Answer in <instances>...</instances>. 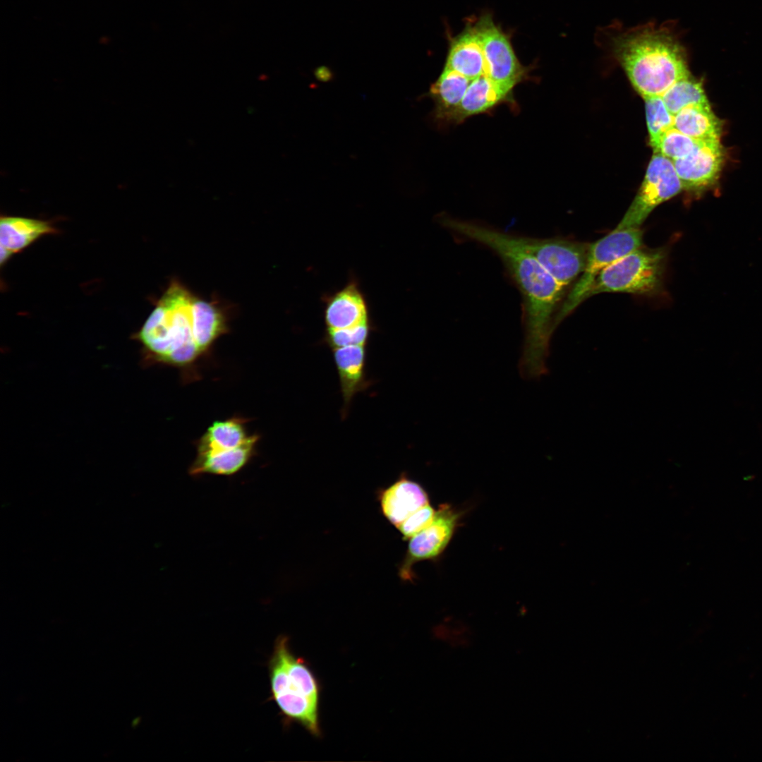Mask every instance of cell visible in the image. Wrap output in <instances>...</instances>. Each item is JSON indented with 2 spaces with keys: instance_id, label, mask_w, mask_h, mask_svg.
<instances>
[{
  "instance_id": "1",
  "label": "cell",
  "mask_w": 762,
  "mask_h": 762,
  "mask_svg": "<svg viewBox=\"0 0 762 762\" xmlns=\"http://www.w3.org/2000/svg\"><path fill=\"white\" fill-rule=\"evenodd\" d=\"M440 222L448 230L484 245L500 257L523 300L524 340L519 373L529 380L546 374L555 311L565 287L521 246L518 236L447 215L442 216Z\"/></svg>"
},
{
  "instance_id": "2",
  "label": "cell",
  "mask_w": 762,
  "mask_h": 762,
  "mask_svg": "<svg viewBox=\"0 0 762 762\" xmlns=\"http://www.w3.org/2000/svg\"><path fill=\"white\" fill-rule=\"evenodd\" d=\"M226 310L172 280L137 334L147 355L159 363L184 368L208 352L228 331Z\"/></svg>"
},
{
  "instance_id": "3",
  "label": "cell",
  "mask_w": 762,
  "mask_h": 762,
  "mask_svg": "<svg viewBox=\"0 0 762 762\" xmlns=\"http://www.w3.org/2000/svg\"><path fill=\"white\" fill-rule=\"evenodd\" d=\"M612 51L643 97L662 96L690 76L684 49L672 28L645 25L613 33Z\"/></svg>"
},
{
  "instance_id": "4",
  "label": "cell",
  "mask_w": 762,
  "mask_h": 762,
  "mask_svg": "<svg viewBox=\"0 0 762 762\" xmlns=\"http://www.w3.org/2000/svg\"><path fill=\"white\" fill-rule=\"evenodd\" d=\"M269 673L271 699L283 717L320 736L319 684L306 662L292 653L286 636H279L275 641Z\"/></svg>"
},
{
  "instance_id": "5",
  "label": "cell",
  "mask_w": 762,
  "mask_h": 762,
  "mask_svg": "<svg viewBox=\"0 0 762 762\" xmlns=\"http://www.w3.org/2000/svg\"><path fill=\"white\" fill-rule=\"evenodd\" d=\"M665 248L643 246L603 269L586 292L584 300L601 293L654 296L663 289L666 265Z\"/></svg>"
},
{
  "instance_id": "6",
  "label": "cell",
  "mask_w": 762,
  "mask_h": 762,
  "mask_svg": "<svg viewBox=\"0 0 762 762\" xmlns=\"http://www.w3.org/2000/svg\"><path fill=\"white\" fill-rule=\"evenodd\" d=\"M643 238V232L640 228L614 229L590 243L585 269L557 313L555 328L584 301L597 275L617 260L642 247Z\"/></svg>"
},
{
  "instance_id": "7",
  "label": "cell",
  "mask_w": 762,
  "mask_h": 762,
  "mask_svg": "<svg viewBox=\"0 0 762 762\" xmlns=\"http://www.w3.org/2000/svg\"><path fill=\"white\" fill-rule=\"evenodd\" d=\"M682 189L672 161L654 152L636 195L615 229L640 228L655 208Z\"/></svg>"
},
{
  "instance_id": "8",
  "label": "cell",
  "mask_w": 762,
  "mask_h": 762,
  "mask_svg": "<svg viewBox=\"0 0 762 762\" xmlns=\"http://www.w3.org/2000/svg\"><path fill=\"white\" fill-rule=\"evenodd\" d=\"M485 61V75L503 90L512 93L516 85L526 79V68L519 61L508 36L489 16L474 25Z\"/></svg>"
},
{
  "instance_id": "9",
  "label": "cell",
  "mask_w": 762,
  "mask_h": 762,
  "mask_svg": "<svg viewBox=\"0 0 762 762\" xmlns=\"http://www.w3.org/2000/svg\"><path fill=\"white\" fill-rule=\"evenodd\" d=\"M521 246L564 287L583 272L590 243L561 238L518 236Z\"/></svg>"
},
{
  "instance_id": "10",
  "label": "cell",
  "mask_w": 762,
  "mask_h": 762,
  "mask_svg": "<svg viewBox=\"0 0 762 762\" xmlns=\"http://www.w3.org/2000/svg\"><path fill=\"white\" fill-rule=\"evenodd\" d=\"M463 512L449 504L440 505L432 523L409 539L408 549L399 569V576L411 581L412 567L416 562L437 559L449 543Z\"/></svg>"
},
{
  "instance_id": "11",
  "label": "cell",
  "mask_w": 762,
  "mask_h": 762,
  "mask_svg": "<svg viewBox=\"0 0 762 762\" xmlns=\"http://www.w3.org/2000/svg\"><path fill=\"white\" fill-rule=\"evenodd\" d=\"M725 161L720 140H702L687 157L672 161L683 189L700 191L718 179Z\"/></svg>"
},
{
  "instance_id": "12",
  "label": "cell",
  "mask_w": 762,
  "mask_h": 762,
  "mask_svg": "<svg viewBox=\"0 0 762 762\" xmlns=\"http://www.w3.org/2000/svg\"><path fill=\"white\" fill-rule=\"evenodd\" d=\"M379 497L382 514L397 528L420 509L430 504L424 488L404 473L394 483L380 491Z\"/></svg>"
},
{
  "instance_id": "13",
  "label": "cell",
  "mask_w": 762,
  "mask_h": 762,
  "mask_svg": "<svg viewBox=\"0 0 762 762\" xmlns=\"http://www.w3.org/2000/svg\"><path fill=\"white\" fill-rule=\"evenodd\" d=\"M325 321L327 329H344L368 321L365 299L355 282L326 298Z\"/></svg>"
},
{
  "instance_id": "14",
  "label": "cell",
  "mask_w": 762,
  "mask_h": 762,
  "mask_svg": "<svg viewBox=\"0 0 762 762\" xmlns=\"http://www.w3.org/2000/svg\"><path fill=\"white\" fill-rule=\"evenodd\" d=\"M366 346L352 345L333 349L341 392L344 400L342 417H345L353 397L366 389L370 382L365 371Z\"/></svg>"
},
{
  "instance_id": "15",
  "label": "cell",
  "mask_w": 762,
  "mask_h": 762,
  "mask_svg": "<svg viewBox=\"0 0 762 762\" xmlns=\"http://www.w3.org/2000/svg\"><path fill=\"white\" fill-rule=\"evenodd\" d=\"M504 103L514 105L513 94L503 90L485 75H483L471 81L449 123H462L472 116L490 112Z\"/></svg>"
},
{
  "instance_id": "16",
  "label": "cell",
  "mask_w": 762,
  "mask_h": 762,
  "mask_svg": "<svg viewBox=\"0 0 762 762\" xmlns=\"http://www.w3.org/2000/svg\"><path fill=\"white\" fill-rule=\"evenodd\" d=\"M258 437L236 449L222 451H200L189 468V474L198 477L205 474L232 476L241 471L255 454Z\"/></svg>"
},
{
  "instance_id": "17",
  "label": "cell",
  "mask_w": 762,
  "mask_h": 762,
  "mask_svg": "<svg viewBox=\"0 0 762 762\" xmlns=\"http://www.w3.org/2000/svg\"><path fill=\"white\" fill-rule=\"evenodd\" d=\"M445 68L471 80L485 75L483 54L474 25L452 39Z\"/></svg>"
},
{
  "instance_id": "18",
  "label": "cell",
  "mask_w": 762,
  "mask_h": 762,
  "mask_svg": "<svg viewBox=\"0 0 762 762\" xmlns=\"http://www.w3.org/2000/svg\"><path fill=\"white\" fill-rule=\"evenodd\" d=\"M471 81L465 76L444 68L428 92L435 103L433 114L436 120L449 123Z\"/></svg>"
},
{
  "instance_id": "19",
  "label": "cell",
  "mask_w": 762,
  "mask_h": 762,
  "mask_svg": "<svg viewBox=\"0 0 762 762\" xmlns=\"http://www.w3.org/2000/svg\"><path fill=\"white\" fill-rule=\"evenodd\" d=\"M673 126L684 134L700 140H720L722 122L708 103L684 108L674 116Z\"/></svg>"
},
{
  "instance_id": "20",
  "label": "cell",
  "mask_w": 762,
  "mask_h": 762,
  "mask_svg": "<svg viewBox=\"0 0 762 762\" xmlns=\"http://www.w3.org/2000/svg\"><path fill=\"white\" fill-rule=\"evenodd\" d=\"M55 231L49 222L22 217H1L0 243L13 253L18 252L40 236Z\"/></svg>"
},
{
  "instance_id": "21",
  "label": "cell",
  "mask_w": 762,
  "mask_h": 762,
  "mask_svg": "<svg viewBox=\"0 0 762 762\" xmlns=\"http://www.w3.org/2000/svg\"><path fill=\"white\" fill-rule=\"evenodd\" d=\"M258 437V435H248L246 421L243 418L218 421L213 423L199 440L198 452L233 449Z\"/></svg>"
},
{
  "instance_id": "22",
  "label": "cell",
  "mask_w": 762,
  "mask_h": 762,
  "mask_svg": "<svg viewBox=\"0 0 762 762\" xmlns=\"http://www.w3.org/2000/svg\"><path fill=\"white\" fill-rule=\"evenodd\" d=\"M661 97L673 116L687 107L708 103L701 83L690 76L676 82Z\"/></svg>"
},
{
  "instance_id": "23",
  "label": "cell",
  "mask_w": 762,
  "mask_h": 762,
  "mask_svg": "<svg viewBox=\"0 0 762 762\" xmlns=\"http://www.w3.org/2000/svg\"><path fill=\"white\" fill-rule=\"evenodd\" d=\"M650 145L655 151L663 135L673 127L674 116L660 96L643 98Z\"/></svg>"
},
{
  "instance_id": "24",
  "label": "cell",
  "mask_w": 762,
  "mask_h": 762,
  "mask_svg": "<svg viewBox=\"0 0 762 762\" xmlns=\"http://www.w3.org/2000/svg\"><path fill=\"white\" fill-rule=\"evenodd\" d=\"M701 141L684 134L673 126L663 135L654 152L674 161L690 155Z\"/></svg>"
},
{
  "instance_id": "25",
  "label": "cell",
  "mask_w": 762,
  "mask_h": 762,
  "mask_svg": "<svg viewBox=\"0 0 762 762\" xmlns=\"http://www.w3.org/2000/svg\"><path fill=\"white\" fill-rule=\"evenodd\" d=\"M370 332L369 321L344 329H327L325 340L332 349L352 345L366 346Z\"/></svg>"
},
{
  "instance_id": "26",
  "label": "cell",
  "mask_w": 762,
  "mask_h": 762,
  "mask_svg": "<svg viewBox=\"0 0 762 762\" xmlns=\"http://www.w3.org/2000/svg\"><path fill=\"white\" fill-rule=\"evenodd\" d=\"M435 512L430 504H428L404 521L397 528L404 539L409 540L428 526L434 519Z\"/></svg>"
},
{
  "instance_id": "27",
  "label": "cell",
  "mask_w": 762,
  "mask_h": 762,
  "mask_svg": "<svg viewBox=\"0 0 762 762\" xmlns=\"http://www.w3.org/2000/svg\"><path fill=\"white\" fill-rule=\"evenodd\" d=\"M13 253L3 246H1V265L7 261Z\"/></svg>"
}]
</instances>
